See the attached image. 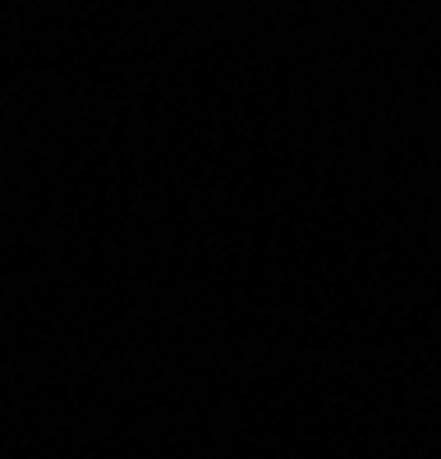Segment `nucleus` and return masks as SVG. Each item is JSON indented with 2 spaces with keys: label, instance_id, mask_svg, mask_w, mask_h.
<instances>
[]
</instances>
